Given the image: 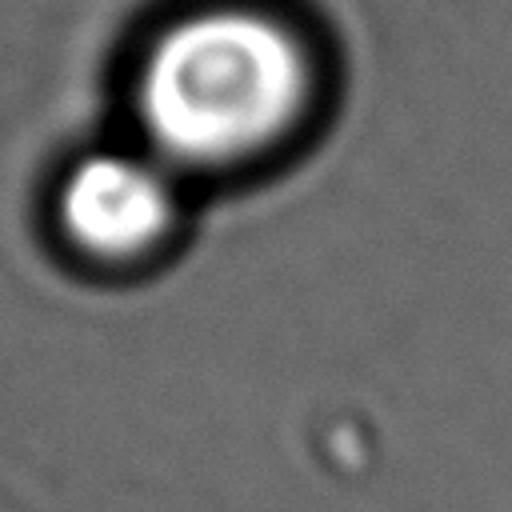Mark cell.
Returning <instances> with one entry per match:
<instances>
[{"label":"cell","mask_w":512,"mask_h":512,"mask_svg":"<svg viewBox=\"0 0 512 512\" xmlns=\"http://www.w3.org/2000/svg\"><path fill=\"white\" fill-rule=\"evenodd\" d=\"M308 100L300 40L252 8H204L176 20L144 56L136 112L152 156L228 168L272 148Z\"/></svg>","instance_id":"6da1fadb"},{"label":"cell","mask_w":512,"mask_h":512,"mask_svg":"<svg viewBox=\"0 0 512 512\" xmlns=\"http://www.w3.org/2000/svg\"><path fill=\"white\" fill-rule=\"evenodd\" d=\"M176 216L168 164L140 152L84 156L60 192L68 236L96 256H136L152 248Z\"/></svg>","instance_id":"7a4b0ae2"}]
</instances>
